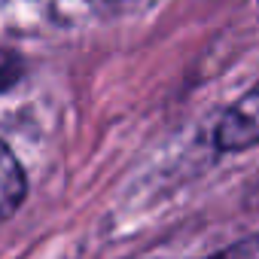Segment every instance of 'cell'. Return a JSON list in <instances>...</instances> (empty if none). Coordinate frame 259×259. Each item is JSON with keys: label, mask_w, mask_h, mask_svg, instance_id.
<instances>
[{"label": "cell", "mask_w": 259, "mask_h": 259, "mask_svg": "<svg viewBox=\"0 0 259 259\" xmlns=\"http://www.w3.org/2000/svg\"><path fill=\"white\" fill-rule=\"evenodd\" d=\"M213 141L223 153H241L259 144V85H253L223 113Z\"/></svg>", "instance_id": "obj_1"}, {"label": "cell", "mask_w": 259, "mask_h": 259, "mask_svg": "<svg viewBox=\"0 0 259 259\" xmlns=\"http://www.w3.org/2000/svg\"><path fill=\"white\" fill-rule=\"evenodd\" d=\"M25 189H28L25 186V174H22L13 150L4 147V217H13L16 213V207L25 198Z\"/></svg>", "instance_id": "obj_2"}, {"label": "cell", "mask_w": 259, "mask_h": 259, "mask_svg": "<svg viewBox=\"0 0 259 259\" xmlns=\"http://www.w3.org/2000/svg\"><path fill=\"white\" fill-rule=\"evenodd\" d=\"M204 259H259V232L232 244V247H226V250H220V253H210Z\"/></svg>", "instance_id": "obj_3"}]
</instances>
